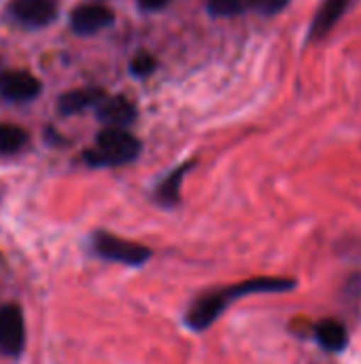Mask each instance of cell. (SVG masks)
<instances>
[{
	"label": "cell",
	"mask_w": 361,
	"mask_h": 364,
	"mask_svg": "<svg viewBox=\"0 0 361 364\" xmlns=\"http://www.w3.org/2000/svg\"><path fill=\"white\" fill-rule=\"evenodd\" d=\"M296 279L291 277H251L232 286H221L215 290L202 292L198 299L191 301V305L185 311V324L194 333H204L209 331L236 301L245 296H255V294H283L296 290Z\"/></svg>",
	"instance_id": "1"
},
{
	"label": "cell",
	"mask_w": 361,
	"mask_h": 364,
	"mask_svg": "<svg viewBox=\"0 0 361 364\" xmlns=\"http://www.w3.org/2000/svg\"><path fill=\"white\" fill-rule=\"evenodd\" d=\"M140 141L126 128H104L96 136V145L83 151V162L91 168L123 166L138 158Z\"/></svg>",
	"instance_id": "2"
},
{
	"label": "cell",
	"mask_w": 361,
	"mask_h": 364,
	"mask_svg": "<svg viewBox=\"0 0 361 364\" xmlns=\"http://www.w3.org/2000/svg\"><path fill=\"white\" fill-rule=\"evenodd\" d=\"M89 245L98 258L106 262H117L123 267H143L153 256V252L147 245L121 239L106 230H96L89 239Z\"/></svg>",
	"instance_id": "3"
},
{
	"label": "cell",
	"mask_w": 361,
	"mask_h": 364,
	"mask_svg": "<svg viewBox=\"0 0 361 364\" xmlns=\"http://www.w3.org/2000/svg\"><path fill=\"white\" fill-rule=\"evenodd\" d=\"M26 348V320L19 305L0 307V354L19 356Z\"/></svg>",
	"instance_id": "4"
},
{
	"label": "cell",
	"mask_w": 361,
	"mask_h": 364,
	"mask_svg": "<svg viewBox=\"0 0 361 364\" xmlns=\"http://www.w3.org/2000/svg\"><path fill=\"white\" fill-rule=\"evenodd\" d=\"M113 21H115V13L109 6L98 4V2L81 4L70 13V28L74 34H81V36L96 34V32L113 26Z\"/></svg>",
	"instance_id": "5"
},
{
	"label": "cell",
	"mask_w": 361,
	"mask_h": 364,
	"mask_svg": "<svg viewBox=\"0 0 361 364\" xmlns=\"http://www.w3.org/2000/svg\"><path fill=\"white\" fill-rule=\"evenodd\" d=\"M11 15L28 28H45L57 17L55 0H13Z\"/></svg>",
	"instance_id": "6"
},
{
	"label": "cell",
	"mask_w": 361,
	"mask_h": 364,
	"mask_svg": "<svg viewBox=\"0 0 361 364\" xmlns=\"http://www.w3.org/2000/svg\"><path fill=\"white\" fill-rule=\"evenodd\" d=\"M40 94V81L26 70L0 73V96L13 102L32 100Z\"/></svg>",
	"instance_id": "7"
},
{
	"label": "cell",
	"mask_w": 361,
	"mask_h": 364,
	"mask_svg": "<svg viewBox=\"0 0 361 364\" xmlns=\"http://www.w3.org/2000/svg\"><path fill=\"white\" fill-rule=\"evenodd\" d=\"M96 115L106 128H128L136 119V107L126 96H106L96 107Z\"/></svg>",
	"instance_id": "8"
},
{
	"label": "cell",
	"mask_w": 361,
	"mask_h": 364,
	"mask_svg": "<svg viewBox=\"0 0 361 364\" xmlns=\"http://www.w3.org/2000/svg\"><path fill=\"white\" fill-rule=\"evenodd\" d=\"M313 339L317 346L330 354H340L349 346V331L336 318H323L313 326Z\"/></svg>",
	"instance_id": "9"
},
{
	"label": "cell",
	"mask_w": 361,
	"mask_h": 364,
	"mask_svg": "<svg viewBox=\"0 0 361 364\" xmlns=\"http://www.w3.org/2000/svg\"><path fill=\"white\" fill-rule=\"evenodd\" d=\"M194 168V162H183L181 166L172 168L153 190V200L164 209H174L181 203V186L185 175Z\"/></svg>",
	"instance_id": "10"
},
{
	"label": "cell",
	"mask_w": 361,
	"mask_h": 364,
	"mask_svg": "<svg viewBox=\"0 0 361 364\" xmlns=\"http://www.w3.org/2000/svg\"><path fill=\"white\" fill-rule=\"evenodd\" d=\"M351 0H323L313 23H311V41H319L323 36L330 34V30L343 19V15L347 13Z\"/></svg>",
	"instance_id": "11"
},
{
	"label": "cell",
	"mask_w": 361,
	"mask_h": 364,
	"mask_svg": "<svg viewBox=\"0 0 361 364\" xmlns=\"http://www.w3.org/2000/svg\"><path fill=\"white\" fill-rule=\"evenodd\" d=\"M104 98H106V94L98 87L72 90L57 98V109L62 115H74V113L85 111L87 107H98Z\"/></svg>",
	"instance_id": "12"
},
{
	"label": "cell",
	"mask_w": 361,
	"mask_h": 364,
	"mask_svg": "<svg viewBox=\"0 0 361 364\" xmlns=\"http://www.w3.org/2000/svg\"><path fill=\"white\" fill-rule=\"evenodd\" d=\"M28 143V132L15 124H0V154H17Z\"/></svg>",
	"instance_id": "13"
},
{
	"label": "cell",
	"mask_w": 361,
	"mask_h": 364,
	"mask_svg": "<svg viewBox=\"0 0 361 364\" xmlns=\"http://www.w3.org/2000/svg\"><path fill=\"white\" fill-rule=\"evenodd\" d=\"M206 9L213 17H236L247 9L245 0H209Z\"/></svg>",
	"instance_id": "14"
},
{
	"label": "cell",
	"mask_w": 361,
	"mask_h": 364,
	"mask_svg": "<svg viewBox=\"0 0 361 364\" xmlns=\"http://www.w3.org/2000/svg\"><path fill=\"white\" fill-rule=\"evenodd\" d=\"M130 70L136 75V77H147L155 70V58L147 51H140L132 58L130 62Z\"/></svg>",
	"instance_id": "15"
},
{
	"label": "cell",
	"mask_w": 361,
	"mask_h": 364,
	"mask_svg": "<svg viewBox=\"0 0 361 364\" xmlns=\"http://www.w3.org/2000/svg\"><path fill=\"white\" fill-rule=\"evenodd\" d=\"M291 0H257L255 9H260L264 15H277L279 11H283Z\"/></svg>",
	"instance_id": "16"
},
{
	"label": "cell",
	"mask_w": 361,
	"mask_h": 364,
	"mask_svg": "<svg viewBox=\"0 0 361 364\" xmlns=\"http://www.w3.org/2000/svg\"><path fill=\"white\" fill-rule=\"evenodd\" d=\"M138 4H140V9H145V11H160V9L168 6L170 0H138Z\"/></svg>",
	"instance_id": "17"
}]
</instances>
